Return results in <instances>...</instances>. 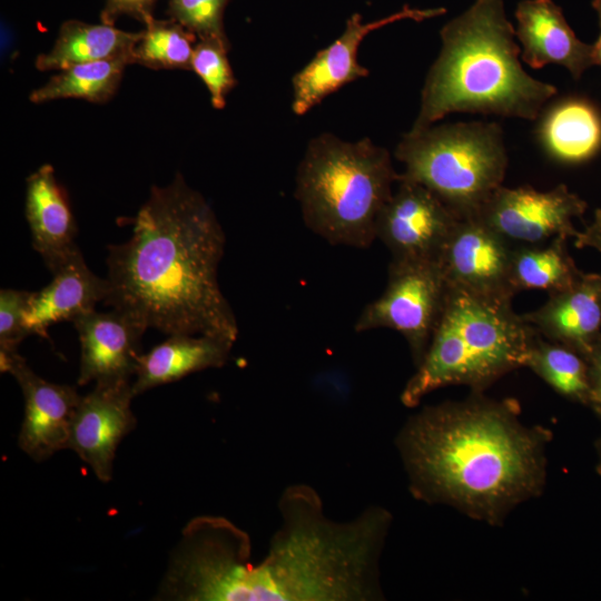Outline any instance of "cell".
Returning a JSON list of instances; mask_svg holds the SVG:
<instances>
[{"label": "cell", "instance_id": "obj_1", "mask_svg": "<svg viewBox=\"0 0 601 601\" xmlns=\"http://www.w3.org/2000/svg\"><path fill=\"white\" fill-rule=\"evenodd\" d=\"M128 240L108 247L105 305L142 328L236 342L238 324L218 283L226 236L204 196L177 174L152 186Z\"/></svg>", "mask_w": 601, "mask_h": 601}, {"label": "cell", "instance_id": "obj_2", "mask_svg": "<svg viewBox=\"0 0 601 601\" xmlns=\"http://www.w3.org/2000/svg\"><path fill=\"white\" fill-rule=\"evenodd\" d=\"M519 414L515 401L473 392L411 415L395 442L410 492L501 525L519 504L540 496L546 479L552 434Z\"/></svg>", "mask_w": 601, "mask_h": 601}, {"label": "cell", "instance_id": "obj_3", "mask_svg": "<svg viewBox=\"0 0 601 601\" xmlns=\"http://www.w3.org/2000/svg\"><path fill=\"white\" fill-rule=\"evenodd\" d=\"M441 50L421 91L411 131L454 112L535 120L556 88L521 66V47L503 0H474L441 31Z\"/></svg>", "mask_w": 601, "mask_h": 601}, {"label": "cell", "instance_id": "obj_4", "mask_svg": "<svg viewBox=\"0 0 601 601\" xmlns=\"http://www.w3.org/2000/svg\"><path fill=\"white\" fill-rule=\"evenodd\" d=\"M540 334L512 308V298L449 286L427 351L400 400L417 406L431 392L465 385L482 393L505 374L526 365Z\"/></svg>", "mask_w": 601, "mask_h": 601}, {"label": "cell", "instance_id": "obj_5", "mask_svg": "<svg viewBox=\"0 0 601 601\" xmlns=\"http://www.w3.org/2000/svg\"><path fill=\"white\" fill-rule=\"evenodd\" d=\"M400 174L388 150L365 137L312 138L295 178V198L307 228L333 246L368 248L377 217Z\"/></svg>", "mask_w": 601, "mask_h": 601}, {"label": "cell", "instance_id": "obj_6", "mask_svg": "<svg viewBox=\"0 0 601 601\" xmlns=\"http://www.w3.org/2000/svg\"><path fill=\"white\" fill-rule=\"evenodd\" d=\"M395 158L404 165L400 179L426 187L459 217L476 216L508 168L502 127L489 121L408 130Z\"/></svg>", "mask_w": 601, "mask_h": 601}, {"label": "cell", "instance_id": "obj_7", "mask_svg": "<svg viewBox=\"0 0 601 601\" xmlns=\"http://www.w3.org/2000/svg\"><path fill=\"white\" fill-rule=\"evenodd\" d=\"M449 284L439 260H391L386 287L358 315L354 331L398 332L417 366L441 317Z\"/></svg>", "mask_w": 601, "mask_h": 601}, {"label": "cell", "instance_id": "obj_8", "mask_svg": "<svg viewBox=\"0 0 601 601\" xmlns=\"http://www.w3.org/2000/svg\"><path fill=\"white\" fill-rule=\"evenodd\" d=\"M588 204L564 184L546 191L530 186L499 187L477 213L490 228L505 239L535 244L548 238H573V219L582 217Z\"/></svg>", "mask_w": 601, "mask_h": 601}, {"label": "cell", "instance_id": "obj_9", "mask_svg": "<svg viewBox=\"0 0 601 601\" xmlns=\"http://www.w3.org/2000/svg\"><path fill=\"white\" fill-rule=\"evenodd\" d=\"M382 208L376 239L393 260H439L459 217L426 187L400 179Z\"/></svg>", "mask_w": 601, "mask_h": 601}, {"label": "cell", "instance_id": "obj_10", "mask_svg": "<svg viewBox=\"0 0 601 601\" xmlns=\"http://www.w3.org/2000/svg\"><path fill=\"white\" fill-rule=\"evenodd\" d=\"M445 11L444 8L421 9L405 4L390 16L368 22H364L357 12L351 14L341 36L317 51L292 78L293 112L303 116L331 93L370 75V70L358 62L357 52L371 32L402 20L424 21Z\"/></svg>", "mask_w": 601, "mask_h": 601}, {"label": "cell", "instance_id": "obj_11", "mask_svg": "<svg viewBox=\"0 0 601 601\" xmlns=\"http://www.w3.org/2000/svg\"><path fill=\"white\" fill-rule=\"evenodd\" d=\"M0 368L17 380L24 398L20 449L38 462L67 449L72 418L82 396L73 386L38 376L18 351L0 352Z\"/></svg>", "mask_w": 601, "mask_h": 601}, {"label": "cell", "instance_id": "obj_12", "mask_svg": "<svg viewBox=\"0 0 601 601\" xmlns=\"http://www.w3.org/2000/svg\"><path fill=\"white\" fill-rule=\"evenodd\" d=\"M513 248L479 217H461L439 257L449 286L496 297L516 294L510 279Z\"/></svg>", "mask_w": 601, "mask_h": 601}, {"label": "cell", "instance_id": "obj_13", "mask_svg": "<svg viewBox=\"0 0 601 601\" xmlns=\"http://www.w3.org/2000/svg\"><path fill=\"white\" fill-rule=\"evenodd\" d=\"M134 397L132 382L95 384L73 415L68 447L102 482L111 480L116 449L136 426Z\"/></svg>", "mask_w": 601, "mask_h": 601}, {"label": "cell", "instance_id": "obj_14", "mask_svg": "<svg viewBox=\"0 0 601 601\" xmlns=\"http://www.w3.org/2000/svg\"><path fill=\"white\" fill-rule=\"evenodd\" d=\"M72 323L81 348L78 385L131 382L146 329L114 308L95 309Z\"/></svg>", "mask_w": 601, "mask_h": 601}, {"label": "cell", "instance_id": "obj_15", "mask_svg": "<svg viewBox=\"0 0 601 601\" xmlns=\"http://www.w3.org/2000/svg\"><path fill=\"white\" fill-rule=\"evenodd\" d=\"M522 317L551 342L587 361L601 343V273H583L569 287L551 293L538 309Z\"/></svg>", "mask_w": 601, "mask_h": 601}, {"label": "cell", "instance_id": "obj_16", "mask_svg": "<svg viewBox=\"0 0 601 601\" xmlns=\"http://www.w3.org/2000/svg\"><path fill=\"white\" fill-rule=\"evenodd\" d=\"M515 19L520 58L531 68L558 63L578 80L594 65L593 45L575 36L553 0H522L516 6Z\"/></svg>", "mask_w": 601, "mask_h": 601}, {"label": "cell", "instance_id": "obj_17", "mask_svg": "<svg viewBox=\"0 0 601 601\" xmlns=\"http://www.w3.org/2000/svg\"><path fill=\"white\" fill-rule=\"evenodd\" d=\"M52 280L38 292H30L23 314L28 334L48 337V327L95 311L107 296V280L95 275L78 248L52 273Z\"/></svg>", "mask_w": 601, "mask_h": 601}, {"label": "cell", "instance_id": "obj_18", "mask_svg": "<svg viewBox=\"0 0 601 601\" xmlns=\"http://www.w3.org/2000/svg\"><path fill=\"white\" fill-rule=\"evenodd\" d=\"M26 183L24 214L32 247L53 273L78 249L76 221L51 165L39 167Z\"/></svg>", "mask_w": 601, "mask_h": 601}, {"label": "cell", "instance_id": "obj_19", "mask_svg": "<svg viewBox=\"0 0 601 601\" xmlns=\"http://www.w3.org/2000/svg\"><path fill=\"white\" fill-rule=\"evenodd\" d=\"M139 357L132 392L176 382L188 374L223 366L234 342L209 335L175 334Z\"/></svg>", "mask_w": 601, "mask_h": 601}, {"label": "cell", "instance_id": "obj_20", "mask_svg": "<svg viewBox=\"0 0 601 601\" xmlns=\"http://www.w3.org/2000/svg\"><path fill=\"white\" fill-rule=\"evenodd\" d=\"M141 36L116 28L111 23H88L80 20L65 21L52 48L36 59L41 71L63 70L71 66L127 57L132 63V49Z\"/></svg>", "mask_w": 601, "mask_h": 601}, {"label": "cell", "instance_id": "obj_21", "mask_svg": "<svg viewBox=\"0 0 601 601\" xmlns=\"http://www.w3.org/2000/svg\"><path fill=\"white\" fill-rule=\"evenodd\" d=\"M539 138L548 154L559 161L589 160L601 149V112L589 100L563 99L543 115Z\"/></svg>", "mask_w": 601, "mask_h": 601}, {"label": "cell", "instance_id": "obj_22", "mask_svg": "<svg viewBox=\"0 0 601 601\" xmlns=\"http://www.w3.org/2000/svg\"><path fill=\"white\" fill-rule=\"evenodd\" d=\"M128 65H132L129 58L118 57L71 66L32 90L29 99L33 104L65 98L106 102L117 91Z\"/></svg>", "mask_w": 601, "mask_h": 601}, {"label": "cell", "instance_id": "obj_23", "mask_svg": "<svg viewBox=\"0 0 601 601\" xmlns=\"http://www.w3.org/2000/svg\"><path fill=\"white\" fill-rule=\"evenodd\" d=\"M580 274L564 237H554L546 247L523 246L512 250L510 279L515 293L543 289L551 294L569 287Z\"/></svg>", "mask_w": 601, "mask_h": 601}, {"label": "cell", "instance_id": "obj_24", "mask_svg": "<svg viewBox=\"0 0 601 601\" xmlns=\"http://www.w3.org/2000/svg\"><path fill=\"white\" fill-rule=\"evenodd\" d=\"M525 367L563 397L588 406L590 396L589 365L573 349L540 338L533 342Z\"/></svg>", "mask_w": 601, "mask_h": 601}, {"label": "cell", "instance_id": "obj_25", "mask_svg": "<svg viewBox=\"0 0 601 601\" xmlns=\"http://www.w3.org/2000/svg\"><path fill=\"white\" fill-rule=\"evenodd\" d=\"M132 49V63L151 69H190L197 37L173 19H148Z\"/></svg>", "mask_w": 601, "mask_h": 601}, {"label": "cell", "instance_id": "obj_26", "mask_svg": "<svg viewBox=\"0 0 601 601\" xmlns=\"http://www.w3.org/2000/svg\"><path fill=\"white\" fill-rule=\"evenodd\" d=\"M229 43L215 39H199L196 42L190 69L205 83L214 108L223 109L226 96L236 86L227 53Z\"/></svg>", "mask_w": 601, "mask_h": 601}, {"label": "cell", "instance_id": "obj_27", "mask_svg": "<svg viewBox=\"0 0 601 601\" xmlns=\"http://www.w3.org/2000/svg\"><path fill=\"white\" fill-rule=\"evenodd\" d=\"M227 0H169L168 14L198 39L228 42L223 27Z\"/></svg>", "mask_w": 601, "mask_h": 601}, {"label": "cell", "instance_id": "obj_28", "mask_svg": "<svg viewBox=\"0 0 601 601\" xmlns=\"http://www.w3.org/2000/svg\"><path fill=\"white\" fill-rule=\"evenodd\" d=\"M29 295L27 290H0V352L18 351L19 344L29 335L23 325Z\"/></svg>", "mask_w": 601, "mask_h": 601}, {"label": "cell", "instance_id": "obj_29", "mask_svg": "<svg viewBox=\"0 0 601 601\" xmlns=\"http://www.w3.org/2000/svg\"><path fill=\"white\" fill-rule=\"evenodd\" d=\"M157 0H106L100 13L101 22L114 24L121 16L132 17L145 23L152 16Z\"/></svg>", "mask_w": 601, "mask_h": 601}, {"label": "cell", "instance_id": "obj_30", "mask_svg": "<svg viewBox=\"0 0 601 601\" xmlns=\"http://www.w3.org/2000/svg\"><path fill=\"white\" fill-rule=\"evenodd\" d=\"M590 396L588 406L601 417V343L588 358Z\"/></svg>", "mask_w": 601, "mask_h": 601}, {"label": "cell", "instance_id": "obj_31", "mask_svg": "<svg viewBox=\"0 0 601 601\" xmlns=\"http://www.w3.org/2000/svg\"><path fill=\"white\" fill-rule=\"evenodd\" d=\"M578 248L589 247L601 253V208L594 210L592 221L574 237Z\"/></svg>", "mask_w": 601, "mask_h": 601}, {"label": "cell", "instance_id": "obj_32", "mask_svg": "<svg viewBox=\"0 0 601 601\" xmlns=\"http://www.w3.org/2000/svg\"><path fill=\"white\" fill-rule=\"evenodd\" d=\"M591 6L597 13L599 30H600L599 37L597 41L593 43V61H594V65L601 67V0H592Z\"/></svg>", "mask_w": 601, "mask_h": 601}, {"label": "cell", "instance_id": "obj_33", "mask_svg": "<svg viewBox=\"0 0 601 601\" xmlns=\"http://www.w3.org/2000/svg\"><path fill=\"white\" fill-rule=\"evenodd\" d=\"M594 447H595V453H597V464H595V470H597V473H598L599 475H601V434H600V436L597 439L595 444H594Z\"/></svg>", "mask_w": 601, "mask_h": 601}]
</instances>
